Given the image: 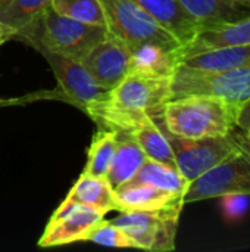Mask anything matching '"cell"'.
Here are the masks:
<instances>
[{
	"label": "cell",
	"instance_id": "1",
	"mask_svg": "<svg viewBox=\"0 0 250 252\" xmlns=\"http://www.w3.org/2000/svg\"><path fill=\"white\" fill-rule=\"evenodd\" d=\"M239 105L206 94L169 99L158 117L167 131L180 137L227 136L237 127Z\"/></svg>",
	"mask_w": 250,
	"mask_h": 252
},
{
	"label": "cell",
	"instance_id": "2",
	"mask_svg": "<svg viewBox=\"0 0 250 252\" xmlns=\"http://www.w3.org/2000/svg\"><path fill=\"white\" fill-rule=\"evenodd\" d=\"M108 30L100 25L81 22L57 13L49 4L32 22L15 34L34 49L50 52L83 62L87 53L106 37Z\"/></svg>",
	"mask_w": 250,
	"mask_h": 252
},
{
	"label": "cell",
	"instance_id": "3",
	"mask_svg": "<svg viewBox=\"0 0 250 252\" xmlns=\"http://www.w3.org/2000/svg\"><path fill=\"white\" fill-rule=\"evenodd\" d=\"M171 99V78L149 77L128 71L122 81L109 90V96L90 106L87 114L96 120L102 115H159Z\"/></svg>",
	"mask_w": 250,
	"mask_h": 252
},
{
	"label": "cell",
	"instance_id": "4",
	"mask_svg": "<svg viewBox=\"0 0 250 252\" xmlns=\"http://www.w3.org/2000/svg\"><path fill=\"white\" fill-rule=\"evenodd\" d=\"M206 94L242 105L250 97V62L225 71H200L178 63L171 77V99Z\"/></svg>",
	"mask_w": 250,
	"mask_h": 252
},
{
	"label": "cell",
	"instance_id": "5",
	"mask_svg": "<svg viewBox=\"0 0 250 252\" xmlns=\"http://www.w3.org/2000/svg\"><path fill=\"white\" fill-rule=\"evenodd\" d=\"M105 12L106 30L134 49L143 43H155L169 50L181 49L180 41L164 30L134 0H99Z\"/></svg>",
	"mask_w": 250,
	"mask_h": 252
},
{
	"label": "cell",
	"instance_id": "6",
	"mask_svg": "<svg viewBox=\"0 0 250 252\" xmlns=\"http://www.w3.org/2000/svg\"><path fill=\"white\" fill-rule=\"evenodd\" d=\"M183 207V202H177L159 210L121 211L118 217L111 221L121 227L134 241L139 250L174 251Z\"/></svg>",
	"mask_w": 250,
	"mask_h": 252
},
{
	"label": "cell",
	"instance_id": "7",
	"mask_svg": "<svg viewBox=\"0 0 250 252\" xmlns=\"http://www.w3.org/2000/svg\"><path fill=\"white\" fill-rule=\"evenodd\" d=\"M153 118L161 124L156 115ZM161 127L164 128L162 124ZM164 131L174 152L177 170L189 183L242 148L237 136H234V131L227 136L197 137V139L180 137V136L171 134L165 128Z\"/></svg>",
	"mask_w": 250,
	"mask_h": 252
},
{
	"label": "cell",
	"instance_id": "8",
	"mask_svg": "<svg viewBox=\"0 0 250 252\" xmlns=\"http://www.w3.org/2000/svg\"><path fill=\"white\" fill-rule=\"evenodd\" d=\"M230 193L250 195V154L243 148L192 180L183 193V204L221 198Z\"/></svg>",
	"mask_w": 250,
	"mask_h": 252
},
{
	"label": "cell",
	"instance_id": "9",
	"mask_svg": "<svg viewBox=\"0 0 250 252\" xmlns=\"http://www.w3.org/2000/svg\"><path fill=\"white\" fill-rule=\"evenodd\" d=\"M105 216L96 208L65 199L49 220L38 247L49 248L88 241L91 232Z\"/></svg>",
	"mask_w": 250,
	"mask_h": 252
},
{
	"label": "cell",
	"instance_id": "10",
	"mask_svg": "<svg viewBox=\"0 0 250 252\" xmlns=\"http://www.w3.org/2000/svg\"><path fill=\"white\" fill-rule=\"evenodd\" d=\"M41 55L49 62L62 92L84 112L109 96V90L103 89L81 62L50 52H41Z\"/></svg>",
	"mask_w": 250,
	"mask_h": 252
},
{
	"label": "cell",
	"instance_id": "11",
	"mask_svg": "<svg viewBox=\"0 0 250 252\" xmlns=\"http://www.w3.org/2000/svg\"><path fill=\"white\" fill-rule=\"evenodd\" d=\"M81 63L103 89L112 90L130 71L131 47L108 31L106 37L87 53Z\"/></svg>",
	"mask_w": 250,
	"mask_h": 252
},
{
	"label": "cell",
	"instance_id": "12",
	"mask_svg": "<svg viewBox=\"0 0 250 252\" xmlns=\"http://www.w3.org/2000/svg\"><path fill=\"white\" fill-rule=\"evenodd\" d=\"M164 30L174 35L181 47L189 44L200 31L199 24L189 15L180 0H134Z\"/></svg>",
	"mask_w": 250,
	"mask_h": 252
},
{
	"label": "cell",
	"instance_id": "13",
	"mask_svg": "<svg viewBox=\"0 0 250 252\" xmlns=\"http://www.w3.org/2000/svg\"><path fill=\"white\" fill-rule=\"evenodd\" d=\"M202 30L233 24L250 16V6L242 0H180Z\"/></svg>",
	"mask_w": 250,
	"mask_h": 252
},
{
	"label": "cell",
	"instance_id": "14",
	"mask_svg": "<svg viewBox=\"0 0 250 252\" xmlns=\"http://www.w3.org/2000/svg\"><path fill=\"white\" fill-rule=\"evenodd\" d=\"M119 133L130 134L139 143L147 158L177 168L174 152L171 149L168 137L161 124L153 117L146 114L139 115L127 124L124 131Z\"/></svg>",
	"mask_w": 250,
	"mask_h": 252
},
{
	"label": "cell",
	"instance_id": "15",
	"mask_svg": "<svg viewBox=\"0 0 250 252\" xmlns=\"http://www.w3.org/2000/svg\"><path fill=\"white\" fill-rule=\"evenodd\" d=\"M239 44H250V16L233 24L199 31L189 44L183 46L178 50L180 62L187 56L205 50L220 49L227 46H239Z\"/></svg>",
	"mask_w": 250,
	"mask_h": 252
},
{
	"label": "cell",
	"instance_id": "16",
	"mask_svg": "<svg viewBox=\"0 0 250 252\" xmlns=\"http://www.w3.org/2000/svg\"><path fill=\"white\" fill-rule=\"evenodd\" d=\"M118 211H147L183 202V196L169 193L149 183L128 182L115 189Z\"/></svg>",
	"mask_w": 250,
	"mask_h": 252
},
{
	"label": "cell",
	"instance_id": "17",
	"mask_svg": "<svg viewBox=\"0 0 250 252\" xmlns=\"http://www.w3.org/2000/svg\"><path fill=\"white\" fill-rule=\"evenodd\" d=\"M178 50H169L155 43L139 44L131 49L130 71L149 77L171 78L180 63Z\"/></svg>",
	"mask_w": 250,
	"mask_h": 252
},
{
	"label": "cell",
	"instance_id": "18",
	"mask_svg": "<svg viewBox=\"0 0 250 252\" xmlns=\"http://www.w3.org/2000/svg\"><path fill=\"white\" fill-rule=\"evenodd\" d=\"M65 199L96 208L105 214L111 211H118L115 190L109 185L106 177L91 176L87 173H83L78 177Z\"/></svg>",
	"mask_w": 250,
	"mask_h": 252
},
{
	"label": "cell",
	"instance_id": "19",
	"mask_svg": "<svg viewBox=\"0 0 250 252\" xmlns=\"http://www.w3.org/2000/svg\"><path fill=\"white\" fill-rule=\"evenodd\" d=\"M116 133H118L116 149L109 171L106 174V180L113 188V190L118 186L128 183L147 158L143 149L130 134L119 133V131Z\"/></svg>",
	"mask_w": 250,
	"mask_h": 252
},
{
	"label": "cell",
	"instance_id": "20",
	"mask_svg": "<svg viewBox=\"0 0 250 252\" xmlns=\"http://www.w3.org/2000/svg\"><path fill=\"white\" fill-rule=\"evenodd\" d=\"M250 62V44L227 46L220 49L205 50L181 59L180 63L200 71H225Z\"/></svg>",
	"mask_w": 250,
	"mask_h": 252
},
{
	"label": "cell",
	"instance_id": "21",
	"mask_svg": "<svg viewBox=\"0 0 250 252\" xmlns=\"http://www.w3.org/2000/svg\"><path fill=\"white\" fill-rule=\"evenodd\" d=\"M130 182L149 183L162 190H167L169 193L180 195V196H183L189 185V182L181 176V173L175 167L153 161L150 158H146L140 170L136 173V176Z\"/></svg>",
	"mask_w": 250,
	"mask_h": 252
},
{
	"label": "cell",
	"instance_id": "22",
	"mask_svg": "<svg viewBox=\"0 0 250 252\" xmlns=\"http://www.w3.org/2000/svg\"><path fill=\"white\" fill-rule=\"evenodd\" d=\"M116 142H118V133L115 130L100 127L91 140L87 154V164L83 173L106 177L115 155Z\"/></svg>",
	"mask_w": 250,
	"mask_h": 252
},
{
	"label": "cell",
	"instance_id": "23",
	"mask_svg": "<svg viewBox=\"0 0 250 252\" xmlns=\"http://www.w3.org/2000/svg\"><path fill=\"white\" fill-rule=\"evenodd\" d=\"M50 3L52 0H0V19L18 32Z\"/></svg>",
	"mask_w": 250,
	"mask_h": 252
},
{
	"label": "cell",
	"instance_id": "24",
	"mask_svg": "<svg viewBox=\"0 0 250 252\" xmlns=\"http://www.w3.org/2000/svg\"><path fill=\"white\" fill-rule=\"evenodd\" d=\"M50 4L63 16L106 28L105 12L99 0H52Z\"/></svg>",
	"mask_w": 250,
	"mask_h": 252
},
{
	"label": "cell",
	"instance_id": "25",
	"mask_svg": "<svg viewBox=\"0 0 250 252\" xmlns=\"http://www.w3.org/2000/svg\"><path fill=\"white\" fill-rule=\"evenodd\" d=\"M90 242L105 245V247H116V248H137L134 241L118 226H115L111 220L106 221L105 219L94 227L91 232Z\"/></svg>",
	"mask_w": 250,
	"mask_h": 252
},
{
	"label": "cell",
	"instance_id": "26",
	"mask_svg": "<svg viewBox=\"0 0 250 252\" xmlns=\"http://www.w3.org/2000/svg\"><path fill=\"white\" fill-rule=\"evenodd\" d=\"M220 199H221L224 217L231 223L242 220L249 211L250 195H246V193H230V195L221 196Z\"/></svg>",
	"mask_w": 250,
	"mask_h": 252
},
{
	"label": "cell",
	"instance_id": "27",
	"mask_svg": "<svg viewBox=\"0 0 250 252\" xmlns=\"http://www.w3.org/2000/svg\"><path fill=\"white\" fill-rule=\"evenodd\" d=\"M237 127L242 131H246L250 128V97L240 105L239 115H237Z\"/></svg>",
	"mask_w": 250,
	"mask_h": 252
},
{
	"label": "cell",
	"instance_id": "28",
	"mask_svg": "<svg viewBox=\"0 0 250 252\" xmlns=\"http://www.w3.org/2000/svg\"><path fill=\"white\" fill-rule=\"evenodd\" d=\"M15 34H16V31L0 19V46H1L3 43H6L7 40L13 38Z\"/></svg>",
	"mask_w": 250,
	"mask_h": 252
},
{
	"label": "cell",
	"instance_id": "29",
	"mask_svg": "<svg viewBox=\"0 0 250 252\" xmlns=\"http://www.w3.org/2000/svg\"><path fill=\"white\" fill-rule=\"evenodd\" d=\"M237 139H239L240 146H242L246 152H249L250 154V128L249 130H246V131H243L242 136H237Z\"/></svg>",
	"mask_w": 250,
	"mask_h": 252
},
{
	"label": "cell",
	"instance_id": "30",
	"mask_svg": "<svg viewBox=\"0 0 250 252\" xmlns=\"http://www.w3.org/2000/svg\"><path fill=\"white\" fill-rule=\"evenodd\" d=\"M242 1H243V3H246L248 6H250V0H242Z\"/></svg>",
	"mask_w": 250,
	"mask_h": 252
}]
</instances>
